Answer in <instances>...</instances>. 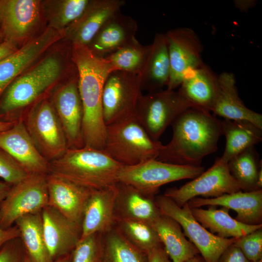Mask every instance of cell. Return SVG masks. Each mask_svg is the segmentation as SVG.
I'll use <instances>...</instances> for the list:
<instances>
[{"label": "cell", "instance_id": "1", "mask_svg": "<svg viewBox=\"0 0 262 262\" xmlns=\"http://www.w3.org/2000/svg\"><path fill=\"white\" fill-rule=\"evenodd\" d=\"M172 136L156 160L181 165L200 166L203 158L218 149L221 120L210 112L190 108L171 125Z\"/></svg>", "mask_w": 262, "mask_h": 262}, {"label": "cell", "instance_id": "2", "mask_svg": "<svg viewBox=\"0 0 262 262\" xmlns=\"http://www.w3.org/2000/svg\"><path fill=\"white\" fill-rule=\"evenodd\" d=\"M72 55L78 70V84L83 117L84 146L103 149L106 135L102 111V92L105 80L113 71L104 58L94 55L85 45L72 44Z\"/></svg>", "mask_w": 262, "mask_h": 262}, {"label": "cell", "instance_id": "3", "mask_svg": "<svg viewBox=\"0 0 262 262\" xmlns=\"http://www.w3.org/2000/svg\"><path fill=\"white\" fill-rule=\"evenodd\" d=\"M122 166L104 149L84 146L49 162V173L95 190L115 186Z\"/></svg>", "mask_w": 262, "mask_h": 262}, {"label": "cell", "instance_id": "4", "mask_svg": "<svg viewBox=\"0 0 262 262\" xmlns=\"http://www.w3.org/2000/svg\"><path fill=\"white\" fill-rule=\"evenodd\" d=\"M63 65L56 56L47 57L17 77L0 96V119L15 121L16 114L36 100L59 78Z\"/></svg>", "mask_w": 262, "mask_h": 262}, {"label": "cell", "instance_id": "5", "mask_svg": "<svg viewBox=\"0 0 262 262\" xmlns=\"http://www.w3.org/2000/svg\"><path fill=\"white\" fill-rule=\"evenodd\" d=\"M163 146L150 137L135 115L106 126L103 149L123 166L156 159Z\"/></svg>", "mask_w": 262, "mask_h": 262}, {"label": "cell", "instance_id": "6", "mask_svg": "<svg viewBox=\"0 0 262 262\" xmlns=\"http://www.w3.org/2000/svg\"><path fill=\"white\" fill-rule=\"evenodd\" d=\"M21 118L37 150L49 162L61 156L68 148L51 101L47 99L39 101Z\"/></svg>", "mask_w": 262, "mask_h": 262}, {"label": "cell", "instance_id": "7", "mask_svg": "<svg viewBox=\"0 0 262 262\" xmlns=\"http://www.w3.org/2000/svg\"><path fill=\"white\" fill-rule=\"evenodd\" d=\"M155 200L162 214L180 224L185 236L196 247L205 262H217L225 249L238 238H223L212 233L195 219L188 203L180 207L164 195H156Z\"/></svg>", "mask_w": 262, "mask_h": 262}, {"label": "cell", "instance_id": "8", "mask_svg": "<svg viewBox=\"0 0 262 262\" xmlns=\"http://www.w3.org/2000/svg\"><path fill=\"white\" fill-rule=\"evenodd\" d=\"M204 171L202 166L181 165L149 159L132 166H123L118 175V182L156 196L161 186L183 179H194Z\"/></svg>", "mask_w": 262, "mask_h": 262}, {"label": "cell", "instance_id": "9", "mask_svg": "<svg viewBox=\"0 0 262 262\" xmlns=\"http://www.w3.org/2000/svg\"><path fill=\"white\" fill-rule=\"evenodd\" d=\"M193 108L178 91L166 89L141 95L135 116L150 137L155 141L183 112Z\"/></svg>", "mask_w": 262, "mask_h": 262}, {"label": "cell", "instance_id": "10", "mask_svg": "<svg viewBox=\"0 0 262 262\" xmlns=\"http://www.w3.org/2000/svg\"><path fill=\"white\" fill-rule=\"evenodd\" d=\"M140 74L114 70L103 88L102 111L106 126L135 115L141 93Z\"/></svg>", "mask_w": 262, "mask_h": 262}, {"label": "cell", "instance_id": "11", "mask_svg": "<svg viewBox=\"0 0 262 262\" xmlns=\"http://www.w3.org/2000/svg\"><path fill=\"white\" fill-rule=\"evenodd\" d=\"M47 174H31L12 186L6 197L0 203L1 228H10L19 218L40 212L48 205Z\"/></svg>", "mask_w": 262, "mask_h": 262}, {"label": "cell", "instance_id": "12", "mask_svg": "<svg viewBox=\"0 0 262 262\" xmlns=\"http://www.w3.org/2000/svg\"><path fill=\"white\" fill-rule=\"evenodd\" d=\"M240 191L241 187L231 175L228 163L218 158L207 170L179 188H168L163 195L182 207L199 196L213 198Z\"/></svg>", "mask_w": 262, "mask_h": 262}, {"label": "cell", "instance_id": "13", "mask_svg": "<svg viewBox=\"0 0 262 262\" xmlns=\"http://www.w3.org/2000/svg\"><path fill=\"white\" fill-rule=\"evenodd\" d=\"M164 34L170 68L167 89L174 90L190 71L204 64L201 57L203 47L198 34L191 28L179 27Z\"/></svg>", "mask_w": 262, "mask_h": 262}, {"label": "cell", "instance_id": "14", "mask_svg": "<svg viewBox=\"0 0 262 262\" xmlns=\"http://www.w3.org/2000/svg\"><path fill=\"white\" fill-rule=\"evenodd\" d=\"M52 102L65 133L68 148L84 147L83 110L78 79L68 81L63 85L55 93Z\"/></svg>", "mask_w": 262, "mask_h": 262}, {"label": "cell", "instance_id": "15", "mask_svg": "<svg viewBox=\"0 0 262 262\" xmlns=\"http://www.w3.org/2000/svg\"><path fill=\"white\" fill-rule=\"evenodd\" d=\"M0 147L30 175L49 173V162L37 150L21 117L11 128L0 132Z\"/></svg>", "mask_w": 262, "mask_h": 262}, {"label": "cell", "instance_id": "16", "mask_svg": "<svg viewBox=\"0 0 262 262\" xmlns=\"http://www.w3.org/2000/svg\"><path fill=\"white\" fill-rule=\"evenodd\" d=\"M46 246L51 260L71 253L81 236V226L48 205L41 212Z\"/></svg>", "mask_w": 262, "mask_h": 262}, {"label": "cell", "instance_id": "17", "mask_svg": "<svg viewBox=\"0 0 262 262\" xmlns=\"http://www.w3.org/2000/svg\"><path fill=\"white\" fill-rule=\"evenodd\" d=\"M48 205L70 221L82 226L84 210L93 190L48 173Z\"/></svg>", "mask_w": 262, "mask_h": 262}, {"label": "cell", "instance_id": "18", "mask_svg": "<svg viewBox=\"0 0 262 262\" xmlns=\"http://www.w3.org/2000/svg\"><path fill=\"white\" fill-rule=\"evenodd\" d=\"M62 37L50 28L0 61V96L7 87L41 54Z\"/></svg>", "mask_w": 262, "mask_h": 262}, {"label": "cell", "instance_id": "19", "mask_svg": "<svg viewBox=\"0 0 262 262\" xmlns=\"http://www.w3.org/2000/svg\"><path fill=\"white\" fill-rule=\"evenodd\" d=\"M137 30L135 20L119 12L104 23L86 46L94 55L104 58L136 41Z\"/></svg>", "mask_w": 262, "mask_h": 262}, {"label": "cell", "instance_id": "20", "mask_svg": "<svg viewBox=\"0 0 262 262\" xmlns=\"http://www.w3.org/2000/svg\"><path fill=\"white\" fill-rule=\"evenodd\" d=\"M39 16L37 0H2L0 30L4 40L16 44L32 31Z\"/></svg>", "mask_w": 262, "mask_h": 262}, {"label": "cell", "instance_id": "21", "mask_svg": "<svg viewBox=\"0 0 262 262\" xmlns=\"http://www.w3.org/2000/svg\"><path fill=\"white\" fill-rule=\"evenodd\" d=\"M188 204L191 208L206 206H221L234 210L235 219L248 225L262 224V190L250 192L240 191L213 198L196 197Z\"/></svg>", "mask_w": 262, "mask_h": 262}, {"label": "cell", "instance_id": "22", "mask_svg": "<svg viewBox=\"0 0 262 262\" xmlns=\"http://www.w3.org/2000/svg\"><path fill=\"white\" fill-rule=\"evenodd\" d=\"M114 203L115 222L121 220L145 222L150 225L161 214L155 196L146 194L129 184L118 182Z\"/></svg>", "mask_w": 262, "mask_h": 262}, {"label": "cell", "instance_id": "23", "mask_svg": "<svg viewBox=\"0 0 262 262\" xmlns=\"http://www.w3.org/2000/svg\"><path fill=\"white\" fill-rule=\"evenodd\" d=\"M115 185L92 192L84 210L80 240L95 233L104 234L115 227Z\"/></svg>", "mask_w": 262, "mask_h": 262}, {"label": "cell", "instance_id": "24", "mask_svg": "<svg viewBox=\"0 0 262 262\" xmlns=\"http://www.w3.org/2000/svg\"><path fill=\"white\" fill-rule=\"evenodd\" d=\"M125 2L123 0H90L81 17L67 28L70 42L87 46L104 23L120 12Z\"/></svg>", "mask_w": 262, "mask_h": 262}, {"label": "cell", "instance_id": "25", "mask_svg": "<svg viewBox=\"0 0 262 262\" xmlns=\"http://www.w3.org/2000/svg\"><path fill=\"white\" fill-rule=\"evenodd\" d=\"M219 87L212 110L214 115L233 120H245L262 129V115L248 108L240 98L233 73L218 76Z\"/></svg>", "mask_w": 262, "mask_h": 262}, {"label": "cell", "instance_id": "26", "mask_svg": "<svg viewBox=\"0 0 262 262\" xmlns=\"http://www.w3.org/2000/svg\"><path fill=\"white\" fill-rule=\"evenodd\" d=\"M218 87V76L204 63L185 75L178 91L192 104L193 108L210 112Z\"/></svg>", "mask_w": 262, "mask_h": 262}, {"label": "cell", "instance_id": "27", "mask_svg": "<svg viewBox=\"0 0 262 262\" xmlns=\"http://www.w3.org/2000/svg\"><path fill=\"white\" fill-rule=\"evenodd\" d=\"M150 45L147 58L140 74L141 89L149 93L161 90L163 87L167 86L170 72L165 34L156 33Z\"/></svg>", "mask_w": 262, "mask_h": 262}, {"label": "cell", "instance_id": "28", "mask_svg": "<svg viewBox=\"0 0 262 262\" xmlns=\"http://www.w3.org/2000/svg\"><path fill=\"white\" fill-rule=\"evenodd\" d=\"M191 210L195 219L212 233L223 238H239L262 228V224L248 225L233 218L229 209L222 207L217 209L210 206L207 209L192 208Z\"/></svg>", "mask_w": 262, "mask_h": 262}, {"label": "cell", "instance_id": "29", "mask_svg": "<svg viewBox=\"0 0 262 262\" xmlns=\"http://www.w3.org/2000/svg\"><path fill=\"white\" fill-rule=\"evenodd\" d=\"M151 225L172 262H185L199 253L186 239L180 224L172 218L161 214Z\"/></svg>", "mask_w": 262, "mask_h": 262}, {"label": "cell", "instance_id": "30", "mask_svg": "<svg viewBox=\"0 0 262 262\" xmlns=\"http://www.w3.org/2000/svg\"><path fill=\"white\" fill-rule=\"evenodd\" d=\"M221 127L226 144L220 158L225 163L262 140V129L247 121L224 119L221 121Z\"/></svg>", "mask_w": 262, "mask_h": 262}, {"label": "cell", "instance_id": "31", "mask_svg": "<svg viewBox=\"0 0 262 262\" xmlns=\"http://www.w3.org/2000/svg\"><path fill=\"white\" fill-rule=\"evenodd\" d=\"M41 212L24 215L15 225L19 229L20 239L31 262H53L45 242Z\"/></svg>", "mask_w": 262, "mask_h": 262}, {"label": "cell", "instance_id": "32", "mask_svg": "<svg viewBox=\"0 0 262 262\" xmlns=\"http://www.w3.org/2000/svg\"><path fill=\"white\" fill-rule=\"evenodd\" d=\"M101 262H147V255L129 242L115 227L103 234Z\"/></svg>", "mask_w": 262, "mask_h": 262}, {"label": "cell", "instance_id": "33", "mask_svg": "<svg viewBox=\"0 0 262 262\" xmlns=\"http://www.w3.org/2000/svg\"><path fill=\"white\" fill-rule=\"evenodd\" d=\"M115 227L128 242L146 254L153 248L163 247L157 232L150 224L121 220L116 221Z\"/></svg>", "mask_w": 262, "mask_h": 262}, {"label": "cell", "instance_id": "34", "mask_svg": "<svg viewBox=\"0 0 262 262\" xmlns=\"http://www.w3.org/2000/svg\"><path fill=\"white\" fill-rule=\"evenodd\" d=\"M229 171L239 184L242 191L259 190V171L253 147L234 156L228 163ZM261 190V189H260Z\"/></svg>", "mask_w": 262, "mask_h": 262}, {"label": "cell", "instance_id": "35", "mask_svg": "<svg viewBox=\"0 0 262 262\" xmlns=\"http://www.w3.org/2000/svg\"><path fill=\"white\" fill-rule=\"evenodd\" d=\"M150 45L136 40L104 58L114 70L141 74L147 58Z\"/></svg>", "mask_w": 262, "mask_h": 262}, {"label": "cell", "instance_id": "36", "mask_svg": "<svg viewBox=\"0 0 262 262\" xmlns=\"http://www.w3.org/2000/svg\"><path fill=\"white\" fill-rule=\"evenodd\" d=\"M103 234L95 233L80 240L71 253V262H101Z\"/></svg>", "mask_w": 262, "mask_h": 262}, {"label": "cell", "instance_id": "37", "mask_svg": "<svg viewBox=\"0 0 262 262\" xmlns=\"http://www.w3.org/2000/svg\"><path fill=\"white\" fill-rule=\"evenodd\" d=\"M90 0L62 1L53 17L52 27L59 30L68 28L79 19L86 9Z\"/></svg>", "mask_w": 262, "mask_h": 262}, {"label": "cell", "instance_id": "38", "mask_svg": "<svg viewBox=\"0 0 262 262\" xmlns=\"http://www.w3.org/2000/svg\"><path fill=\"white\" fill-rule=\"evenodd\" d=\"M30 174L6 151L0 147V178L14 185Z\"/></svg>", "mask_w": 262, "mask_h": 262}, {"label": "cell", "instance_id": "39", "mask_svg": "<svg viewBox=\"0 0 262 262\" xmlns=\"http://www.w3.org/2000/svg\"><path fill=\"white\" fill-rule=\"evenodd\" d=\"M234 244L251 262L262 259V228L238 238Z\"/></svg>", "mask_w": 262, "mask_h": 262}, {"label": "cell", "instance_id": "40", "mask_svg": "<svg viewBox=\"0 0 262 262\" xmlns=\"http://www.w3.org/2000/svg\"><path fill=\"white\" fill-rule=\"evenodd\" d=\"M25 255L20 238L13 239L0 248V262H24Z\"/></svg>", "mask_w": 262, "mask_h": 262}, {"label": "cell", "instance_id": "41", "mask_svg": "<svg viewBox=\"0 0 262 262\" xmlns=\"http://www.w3.org/2000/svg\"><path fill=\"white\" fill-rule=\"evenodd\" d=\"M217 262H251L234 243L228 246L219 257Z\"/></svg>", "mask_w": 262, "mask_h": 262}, {"label": "cell", "instance_id": "42", "mask_svg": "<svg viewBox=\"0 0 262 262\" xmlns=\"http://www.w3.org/2000/svg\"><path fill=\"white\" fill-rule=\"evenodd\" d=\"M147 262H171L164 247L153 248L147 252Z\"/></svg>", "mask_w": 262, "mask_h": 262}, {"label": "cell", "instance_id": "43", "mask_svg": "<svg viewBox=\"0 0 262 262\" xmlns=\"http://www.w3.org/2000/svg\"><path fill=\"white\" fill-rule=\"evenodd\" d=\"M20 235L19 229L16 225L7 229H2L0 227V248L7 241L20 238Z\"/></svg>", "mask_w": 262, "mask_h": 262}, {"label": "cell", "instance_id": "44", "mask_svg": "<svg viewBox=\"0 0 262 262\" xmlns=\"http://www.w3.org/2000/svg\"><path fill=\"white\" fill-rule=\"evenodd\" d=\"M17 49L16 44L9 40H4L0 43V61Z\"/></svg>", "mask_w": 262, "mask_h": 262}, {"label": "cell", "instance_id": "45", "mask_svg": "<svg viewBox=\"0 0 262 262\" xmlns=\"http://www.w3.org/2000/svg\"><path fill=\"white\" fill-rule=\"evenodd\" d=\"M12 186L4 181H0V203L6 197Z\"/></svg>", "mask_w": 262, "mask_h": 262}, {"label": "cell", "instance_id": "46", "mask_svg": "<svg viewBox=\"0 0 262 262\" xmlns=\"http://www.w3.org/2000/svg\"><path fill=\"white\" fill-rule=\"evenodd\" d=\"M236 2H234L235 5L237 7L239 8L240 10L245 11L251 7L255 2H253V0H236Z\"/></svg>", "mask_w": 262, "mask_h": 262}, {"label": "cell", "instance_id": "47", "mask_svg": "<svg viewBox=\"0 0 262 262\" xmlns=\"http://www.w3.org/2000/svg\"><path fill=\"white\" fill-rule=\"evenodd\" d=\"M16 121H6L0 119V132L11 128L14 125Z\"/></svg>", "mask_w": 262, "mask_h": 262}, {"label": "cell", "instance_id": "48", "mask_svg": "<svg viewBox=\"0 0 262 262\" xmlns=\"http://www.w3.org/2000/svg\"><path fill=\"white\" fill-rule=\"evenodd\" d=\"M54 262H71V253L58 258Z\"/></svg>", "mask_w": 262, "mask_h": 262}, {"label": "cell", "instance_id": "49", "mask_svg": "<svg viewBox=\"0 0 262 262\" xmlns=\"http://www.w3.org/2000/svg\"><path fill=\"white\" fill-rule=\"evenodd\" d=\"M185 262H205L201 257L196 255L189 259Z\"/></svg>", "mask_w": 262, "mask_h": 262}, {"label": "cell", "instance_id": "50", "mask_svg": "<svg viewBox=\"0 0 262 262\" xmlns=\"http://www.w3.org/2000/svg\"><path fill=\"white\" fill-rule=\"evenodd\" d=\"M24 262H31L29 257L27 255L26 253L25 255V259H24Z\"/></svg>", "mask_w": 262, "mask_h": 262}, {"label": "cell", "instance_id": "51", "mask_svg": "<svg viewBox=\"0 0 262 262\" xmlns=\"http://www.w3.org/2000/svg\"><path fill=\"white\" fill-rule=\"evenodd\" d=\"M1 2H2V0H0V24L1 17Z\"/></svg>", "mask_w": 262, "mask_h": 262}, {"label": "cell", "instance_id": "52", "mask_svg": "<svg viewBox=\"0 0 262 262\" xmlns=\"http://www.w3.org/2000/svg\"><path fill=\"white\" fill-rule=\"evenodd\" d=\"M4 40V38L3 37V36L2 35V33H1V31L0 30V41H3ZM2 42H0V43H1Z\"/></svg>", "mask_w": 262, "mask_h": 262}, {"label": "cell", "instance_id": "53", "mask_svg": "<svg viewBox=\"0 0 262 262\" xmlns=\"http://www.w3.org/2000/svg\"><path fill=\"white\" fill-rule=\"evenodd\" d=\"M256 262H262V260H260Z\"/></svg>", "mask_w": 262, "mask_h": 262}]
</instances>
